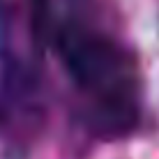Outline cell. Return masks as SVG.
Listing matches in <instances>:
<instances>
[{"label": "cell", "mask_w": 159, "mask_h": 159, "mask_svg": "<svg viewBox=\"0 0 159 159\" xmlns=\"http://www.w3.org/2000/svg\"><path fill=\"white\" fill-rule=\"evenodd\" d=\"M56 44L69 76L92 102L139 97L136 60L108 35L88 28L81 21H67L58 30Z\"/></svg>", "instance_id": "obj_1"}, {"label": "cell", "mask_w": 159, "mask_h": 159, "mask_svg": "<svg viewBox=\"0 0 159 159\" xmlns=\"http://www.w3.org/2000/svg\"><path fill=\"white\" fill-rule=\"evenodd\" d=\"M42 85L28 65L12 60L0 74V131L30 134L42 125Z\"/></svg>", "instance_id": "obj_2"}, {"label": "cell", "mask_w": 159, "mask_h": 159, "mask_svg": "<svg viewBox=\"0 0 159 159\" xmlns=\"http://www.w3.org/2000/svg\"><path fill=\"white\" fill-rule=\"evenodd\" d=\"M28 16H30V30L32 39L37 44H46L53 30L51 19V0H28Z\"/></svg>", "instance_id": "obj_3"}, {"label": "cell", "mask_w": 159, "mask_h": 159, "mask_svg": "<svg viewBox=\"0 0 159 159\" xmlns=\"http://www.w3.org/2000/svg\"><path fill=\"white\" fill-rule=\"evenodd\" d=\"M12 42V7L7 0H0V56H5Z\"/></svg>", "instance_id": "obj_4"}]
</instances>
